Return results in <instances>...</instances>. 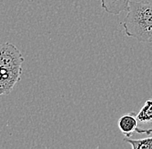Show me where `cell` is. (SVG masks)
Listing matches in <instances>:
<instances>
[{
  "instance_id": "obj_3",
  "label": "cell",
  "mask_w": 152,
  "mask_h": 149,
  "mask_svg": "<svg viewBox=\"0 0 152 149\" xmlns=\"http://www.w3.org/2000/svg\"><path fill=\"white\" fill-rule=\"evenodd\" d=\"M137 127L136 132L138 134H152V99H148L144 102L142 109L136 114Z\"/></svg>"
},
{
  "instance_id": "obj_4",
  "label": "cell",
  "mask_w": 152,
  "mask_h": 149,
  "mask_svg": "<svg viewBox=\"0 0 152 149\" xmlns=\"http://www.w3.org/2000/svg\"><path fill=\"white\" fill-rule=\"evenodd\" d=\"M118 129L125 137H131L137 127L136 113L130 112L123 115L118 121Z\"/></svg>"
},
{
  "instance_id": "obj_1",
  "label": "cell",
  "mask_w": 152,
  "mask_h": 149,
  "mask_svg": "<svg viewBox=\"0 0 152 149\" xmlns=\"http://www.w3.org/2000/svg\"><path fill=\"white\" fill-rule=\"evenodd\" d=\"M126 36L141 42H152V4L145 1L130 2L122 23Z\"/></svg>"
},
{
  "instance_id": "obj_5",
  "label": "cell",
  "mask_w": 152,
  "mask_h": 149,
  "mask_svg": "<svg viewBox=\"0 0 152 149\" xmlns=\"http://www.w3.org/2000/svg\"><path fill=\"white\" fill-rule=\"evenodd\" d=\"M131 0H100L101 7L109 14L119 15L127 10Z\"/></svg>"
},
{
  "instance_id": "obj_6",
  "label": "cell",
  "mask_w": 152,
  "mask_h": 149,
  "mask_svg": "<svg viewBox=\"0 0 152 149\" xmlns=\"http://www.w3.org/2000/svg\"><path fill=\"white\" fill-rule=\"evenodd\" d=\"M124 141L129 143L132 149H152V137L144 139H132L126 137L124 139Z\"/></svg>"
},
{
  "instance_id": "obj_2",
  "label": "cell",
  "mask_w": 152,
  "mask_h": 149,
  "mask_svg": "<svg viewBox=\"0 0 152 149\" xmlns=\"http://www.w3.org/2000/svg\"><path fill=\"white\" fill-rule=\"evenodd\" d=\"M23 57L15 45L0 44V96L9 95L21 79Z\"/></svg>"
}]
</instances>
